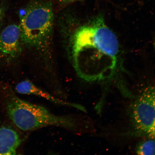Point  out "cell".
Wrapping results in <instances>:
<instances>
[{
	"label": "cell",
	"instance_id": "6da1fadb",
	"mask_svg": "<svg viewBox=\"0 0 155 155\" xmlns=\"http://www.w3.org/2000/svg\"><path fill=\"white\" fill-rule=\"evenodd\" d=\"M80 27L73 38L72 57L78 75L90 81L101 78L115 68L119 43L101 15Z\"/></svg>",
	"mask_w": 155,
	"mask_h": 155
},
{
	"label": "cell",
	"instance_id": "7a4b0ae2",
	"mask_svg": "<svg viewBox=\"0 0 155 155\" xmlns=\"http://www.w3.org/2000/svg\"><path fill=\"white\" fill-rule=\"evenodd\" d=\"M7 110L10 119L21 130L28 131L56 126L72 131L78 130L80 123L77 118L70 115H54L44 107L12 97Z\"/></svg>",
	"mask_w": 155,
	"mask_h": 155
},
{
	"label": "cell",
	"instance_id": "3957f363",
	"mask_svg": "<svg viewBox=\"0 0 155 155\" xmlns=\"http://www.w3.org/2000/svg\"><path fill=\"white\" fill-rule=\"evenodd\" d=\"M22 42L42 49L48 46L53 32L54 15L52 3L43 0L31 1L19 12Z\"/></svg>",
	"mask_w": 155,
	"mask_h": 155
},
{
	"label": "cell",
	"instance_id": "277c9868",
	"mask_svg": "<svg viewBox=\"0 0 155 155\" xmlns=\"http://www.w3.org/2000/svg\"><path fill=\"white\" fill-rule=\"evenodd\" d=\"M135 122L141 130L155 137V89H147L134 106Z\"/></svg>",
	"mask_w": 155,
	"mask_h": 155
},
{
	"label": "cell",
	"instance_id": "5b68a950",
	"mask_svg": "<svg viewBox=\"0 0 155 155\" xmlns=\"http://www.w3.org/2000/svg\"><path fill=\"white\" fill-rule=\"evenodd\" d=\"M22 42L19 25H8L0 34V54L7 59H15L21 51Z\"/></svg>",
	"mask_w": 155,
	"mask_h": 155
},
{
	"label": "cell",
	"instance_id": "8992f818",
	"mask_svg": "<svg viewBox=\"0 0 155 155\" xmlns=\"http://www.w3.org/2000/svg\"><path fill=\"white\" fill-rule=\"evenodd\" d=\"M15 90L19 94L33 95L45 99L50 102L62 106L70 107L80 111L85 112L84 107L80 104L65 101L54 97L52 95L39 88L30 81L26 80L18 83L15 87Z\"/></svg>",
	"mask_w": 155,
	"mask_h": 155
},
{
	"label": "cell",
	"instance_id": "52a82bcc",
	"mask_svg": "<svg viewBox=\"0 0 155 155\" xmlns=\"http://www.w3.org/2000/svg\"><path fill=\"white\" fill-rule=\"evenodd\" d=\"M21 143L16 131L8 127L0 128V155L16 154Z\"/></svg>",
	"mask_w": 155,
	"mask_h": 155
},
{
	"label": "cell",
	"instance_id": "ba28073f",
	"mask_svg": "<svg viewBox=\"0 0 155 155\" xmlns=\"http://www.w3.org/2000/svg\"><path fill=\"white\" fill-rule=\"evenodd\" d=\"M137 152L139 155H155V141L153 140L144 141L139 145Z\"/></svg>",
	"mask_w": 155,
	"mask_h": 155
},
{
	"label": "cell",
	"instance_id": "9c48e42d",
	"mask_svg": "<svg viewBox=\"0 0 155 155\" xmlns=\"http://www.w3.org/2000/svg\"><path fill=\"white\" fill-rule=\"evenodd\" d=\"M6 11L5 6L3 4L0 5V30H1L2 26L4 19Z\"/></svg>",
	"mask_w": 155,
	"mask_h": 155
},
{
	"label": "cell",
	"instance_id": "30bf717a",
	"mask_svg": "<svg viewBox=\"0 0 155 155\" xmlns=\"http://www.w3.org/2000/svg\"><path fill=\"white\" fill-rule=\"evenodd\" d=\"M59 1L63 3H69L77 1H82V0H59Z\"/></svg>",
	"mask_w": 155,
	"mask_h": 155
}]
</instances>
